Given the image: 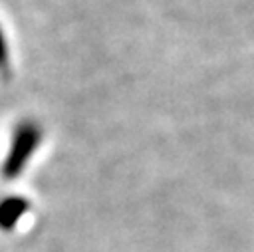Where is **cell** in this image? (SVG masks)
I'll return each instance as SVG.
<instances>
[{"label": "cell", "instance_id": "3957f363", "mask_svg": "<svg viewBox=\"0 0 254 252\" xmlns=\"http://www.w3.org/2000/svg\"><path fill=\"white\" fill-rule=\"evenodd\" d=\"M6 67H8V50H6V42H4L2 30H0V69L4 71Z\"/></svg>", "mask_w": 254, "mask_h": 252}, {"label": "cell", "instance_id": "6da1fadb", "mask_svg": "<svg viewBox=\"0 0 254 252\" xmlns=\"http://www.w3.org/2000/svg\"><path fill=\"white\" fill-rule=\"evenodd\" d=\"M40 139H42V129L34 121H22L14 129L10 151H8L4 165H2L4 179H14L22 173L28 159L34 155L36 147L40 145Z\"/></svg>", "mask_w": 254, "mask_h": 252}, {"label": "cell", "instance_id": "7a4b0ae2", "mask_svg": "<svg viewBox=\"0 0 254 252\" xmlns=\"http://www.w3.org/2000/svg\"><path fill=\"white\" fill-rule=\"evenodd\" d=\"M26 210H28V200L22 196H10L2 200L0 202V226L4 230H10L22 218Z\"/></svg>", "mask_w": 254, "mask_h": 252}]
</instances>
